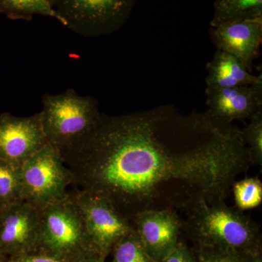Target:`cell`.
I'll return each mask as SVG.
<instances>
[{
  "label": "cell",
  "instance_id": "6da1fadb",
  "mask_svg": "<svg viewBox=\"0 0 262 262\" xmlns=\"http://www.w3.org/2000/svg\"><path fill=\"white\" fill-rule=\"evenodd\" d=\"M60 154L72 185L107 200L130 222L146 211L225 201L236 177L252 165L238 127L170 105L101 114L87 136Z\"/></svg>",
  "mask_w": 262,
  "mask_h": 262
},
{
  "label": "cell",
  "instance_id": "7a4b0ae2",
  "mask_svg": "<svg viewBox=\"0 0 262 262\" xmlns=\"http://www.w3.org/2000/svg\"><path fill=\"white\" fill-rule=\"evenodd\" d=\"M182 230L193 246L220 248L249 256H261L260 227L236 207L225 201H200L184 211Z\"/></svg>",
  "mask_w": 262,
  "mask_h": 262
},
{
  "label": "cell",
  "instance_id": "3957f363",
  "mask_svg": "<svg viewBox=\"0 0 262 262\" xmlns=\"http://www.w3.org/2000/svg\"><path fill=\"white\" fill-rule=\"evenodd\" d=\"M39 113L46 139L59 152L77 144L96 126L101 113L96 98L81 96L73 89L46 94Z\"/></svg>",
  "mask_w": 262,
  "mask_h": 262
},
{
  "label": "cell",
  "instance_id": "277c9868",
  "mask_svg": "<svg viewBox=\"0 0 262 262\" xmlns=\"http://www.w3.org/2000/svg\"><path fill=\"white\" fill-rule=\"evenodd\" d=\"M39 210L38 249L70 262L80 253L93 248L70 192L64 199Z\"/></svg>",
  "mask_w": 262,
  "mask_h": 262
},
{
  "label": "cell",
  "instance_id": "5b68a950",
  "mask_svg": "<svg viewBox=\"0 0 262 262\" xmlns=\"http://www.w3.org/2000/svg\"><path fill=\"white\" fill-rule=\"evenodd\" d=\"M24 201L38 209L68 196L72 176L59 151L48 143L20 165Z\"/></svg>",
  "mask_w": 262,
  "mask_h": 262
},
{
  "label": "cell",
  "instance_id": "8992f818",
  "mask_svg": "<svg viewBox=\"0 0 262 262\" xmlns=\"http://www.w3.org/2000/svg\"><path fill=\"white\" fill-rule=\"evenodd\" d=\"M139 0H56L63 26L84 37H103L122 28Z\"/></svg>",
  "mask_w": 262,
  "mask_h": 262
},
{
  "label": "cell",
  "instance_id": "52a82bcc",
  "mask_svg": "<svg viewBox=\"0 0 262 262\" xmlns=\"http://www.w3.org/2000/svg\"><path fill=\"white\" fill-rule=\"evenodd\" d=\"M70 194L78 207L90 244L98 252L107 256L113 246L134 230L130 221L107 200L79 189Z\"/></svg>",
  "mask_w": 262,
  "mask_h": 262
},
{
  "label": "cell",
  "instance_id": "ba28073f",
  "mask_svg": "<svg viewBox=\"0 0 262 262\" xmlns=\"http://www.w3.org/2000/svg\"><path fill=\"white\" fill-rule=\"evenodd\" d=\"M48 143L39 113L27 117L0 115V160L21 165Z\"/></svg>",
  "mask_w": 262,
  "mask_h": 262
},
{
  "label": "cell",
  "instance_id": "9c48e42d",
  "mask_svg": "<svg viewBox=\"0 0 262 262\" xmlns=\"http://www.w3.org/2000/svg\"><path fill=\"white\" fill-rule=\"evenodd\" d=\"M130 222L143 247L155 261H161L178 244L183 220L174 210L141 212Z\"/></svg>",
  "mask_w": 262,
  "mask_h": 262
},
{
  "label": "cell",
  "instance_id": "30bf717a",
  "mask_svg": "<svg viewBox=\"0 0 262 262\" xmlns=\"http://www.w3.org/2000/svg\"><path fill=\"white\" fill-rule=\"evenodd\" d=\"M39 210L23 201L3 211L0 219V251L7 258L38 249Z\"/></svg>",
  "mask_w": 262,
  "mask_h": 262
},
{
  "label": "cell",
  "instance_id": "8fae6325",
  "mask_svg": "<svg viewBox=\"0 0 262 262\" xmlns=\"http://www.w3.org/2000/svg\"><path fill=\"white\" fill-rule=\"evenodd\" d=\"M206 94L207 115L222 125L251 119L262 108V82L229 89L206 88Z\"/></svg>",
  "mask_w": 262,
  "mask_h": 262
},
{
  "label": "cell",
  "instance_id": "7c38bea8",
  "mask_svg": "<svg viewBox=\"0 0 262 262\" xmlns=\"http://www.w3.org/2000/svg\"><path fill=\"white\" fill-rule=\"evenodd\" d=\"M210 34L217 50L235 56L251 72L262 42V17L210 27Z\"/></svg>",
  "mask_w": 262,
  "mask_h": 262
},
{
  "label": "cell",
  "instance_id": "4fadbf2b",
  "mask_svg": "<svg viewBox=\"0 0 262 262\" xmlns=\"http://www.w3.org/2000/svg\"><path fill=\"white\" fill-rule=\"evenodd\" d=\"M206 70V82L210 89H229L262 82L261 75H252L238 58L220 50H216Z\"/></svg>",
  "mask_w": 262,
  "mask_h": 262
},
{
  "label": "cell",
  "instance_id": "5bb4252c",
  "mask_svg": "<svg viewBox=\"0 0 262 262\" xmlns=\"http://www.w3.org/2000/svg\"><path fill=\"white\" fill-rule=\"evenodd\" d=\"M262 17V0H215L210 27Z\"/></svg>",
  "mask_w": 262,
  "mask_h": 262
},
{
  "label": "cell",
  "instance_id": "9a60e30c",
  "mask_svg": "<svg viewBox=\"0 0 262 262\" xmlns=\"http://www.w3.org/2000/svg\"><path fill=\"white\" fill-rule=\"evenodd\" d=\"M0 13L12 20H32L34 15L51 17L63 21L48 0H0Z\"/></svg>",
  "mask_w": 262,
  "mask_h": 262
},
{
  "label": "cell",
  "instance_id": "2e32d148",
  "mask_svg": "<svg viewBox=\"0 0 262 262\" xmlns=\"http://www.w3.org/2000/svg\"><path fill=\"white\" fill-rule=\"evenodd\" d=\"M23 201L20 165L0 160V208L4 211Z\"/></svg>",
  "mask_w": 262,
  "mask_h": 262
},
{
  "label": "cell",
  "instance_id": "e0dca14e",
  "mask_svg": "<svg viewBox=\"0 0 262 262\" xmlns=\"http://www.w3.org/2000/svg\"><path fill=\"white\" fill-rule=\"evenodd\" d=\"M111 252L112 262H157L146 253L134 229L120 239Z\"/></svg>",
  "mask_w": 262,
  "mask_h": 262
},
{
  "label": "cell",
  "instance_id": "ac0fdd59",
  "mask_svg": "<svg viewBox=\"0 0 262 262\" xmlns=\"http://www.w3.org/2000/svg\"><path fill=\"white\" fill-rule=\"evenodd\" d=\"M235 206L241 211L252 209L261 205L262 182L259 179L246 178L234 182L232 186Z\"/></svg>",
  "mask_w": 262,
  "mask_h": 262
},
{
  "label": "cell",
  "instance_id": "d6986e66",
  "mask_svg": "<svg viewBox=\"0 0 262 262\" xmlns=\"http://www.w3.org/2000/svg\"><path fill=\"white\" fill-rule=\"evenodd\" d=\"M251 122L241 130L243 139L251 155L252 165H262V108L250 119Z\"/></svg>",
  "mask_w": 262,
  "mask_h": 262
},
{
  "label": "cell",
  "instance_id": "ffe728a7",
  "mask_svg": "<svg viewBox=\"0 0 262 262\" xmlns=\"http://www.w3.org/2000/svg\"><path fill=\"white\" fill-rule=\"evenodd\" d=\"M195 262H257L261 256H252L229 250L193 246Z\"/></svg>",
  "mask_w": 262,
  "mask_h": 262
},
{
  "label": "cell",
  "instance_id": "44dd1931",
  "mask_svg": "<svg viewBox=\"0 0 262 262\" xmlns=\"http://www.w3.org/2000/svg\"><path fill=\"white\" fill-rule=\"evenodd\" d=\"M8 262H69L42 250L37 249L8 258Z\"/></svg>",
  "mask_w": 262,
  "mask_h": 262
},
{
  "label": "cell",
  "instance_id": "7402d4cb",
  "mask_svg": "<svg viewBox=\"0 0 262 262\" xmlns=\"http://www.w3.org/2000/svg\"><path fill=\"white\" fill-rule=\"evenodd\" d=\"M160 262H195L192 248L179 241L175 248Z\"/></svg>",
  "mask_w": 262,
  "mask_h": 262
},
{
  "label": "cell",
  "instance_id": "603a6c76",
  "mask_svg": "<svg viewBox=\"0 0 262 262\" xmlns=\"http://www.w3.org/2000/svg\"><path fill=\"white\" fill-rule=\"evenodd\" d=\"M106 257L94 248H90L76 256L70 262H105Z\"/></svg>",
  "mask_w": 262,
  "mask_h": 262
},
{
  "label": "cell",
  "instance_id": "cb8c5ba5",
  "mask_svg": "<svg viewBox=\"0 0 262 262\" xmlns=\"http://www.w3.org/2000/svg\"><path fill=\"white\" fill-rule=\"evenodd\" d=\"M8 258L0 251V262H8Z\"/></svg>",
  "mask_w": 262,
  "mask_h": 262
},
{
  "label": "cell",
  "instance_id": "d4e9b609",
  "mask_svg": "<svg viewBox=\"0 0 262 262\" xmlns=\"http://www.w3.org/2000/svg\"><path fill=\"white\" fill-rule=\"evenodd\" d=\"M48 1L49 2V3L51 5V6L54 7L55 3H56V0H48Z\"/></svg>",
  "mask_w": 262,
  "mask_h": 262
},
{
  "label": "cell",
  "instance_id": "484cf974",
  "mask_svg": "<svg viewBox=\"0 0 262 262\" xmlns=\"http://www.w3.org/2000/svg\"><path fill=\"white\" fill-rule=\"evenodd\" d=\"M3 211L0 208V219H1L2 215H3Z\"/></svg>",
  "mask_w": 262,
  "mask_h": 262
},
{
  "label": "cell",
  "instance_id": "4316f807",
  "mask_svg": "<svg viewBox=\"0 0 262 262\" xmlns=\"http://www.w3.org/2000/svg\"><path fill=\"white\" fill-rule=\"evenodd\" d=\"M257 262H262V258H260Z\"/></svg>",
  "mask_w": 262,
  "mask_h": 262
}]
</instances>
